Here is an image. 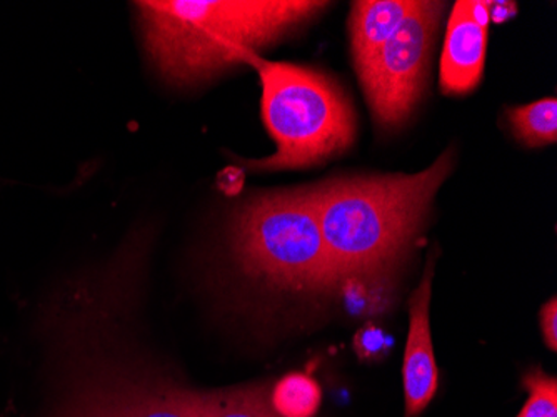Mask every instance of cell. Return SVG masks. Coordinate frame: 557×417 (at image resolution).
I'll list each match as a JSON object with an SVG mask.
<instances>
[{"label":"cell","mask_w":557,"mask_h":417,"mask_svg":"<svg viewBox=\"0 0 557 417\" xmlns=\"http://www.w3.org/2000/svg\"><path fill=\"white\" fill-rule=\"evenodd\" d=\"M453 168L454 154L447 150L418 174L333 179L311 187L327 254L329 290L387 282Z\"/></svg>","instance_id":"cell-1"},{"label":"cell","mask_w":557,"mask_h":417,"mask_svg":"<svg viewBox=\"0 0 557 417\" xmlns=\"http://www.w3.org/2000/svg\"><path fill=\"white\" fill-rule=\"evenodd\" d=\"M147 50L165 79L196 86L318 17L314 0L136 2Z\"/></svg>","instance_id":"cell-2"},{"label":"cell","mask_w":557,"mask_h":417,"mask_svg":"<svg viewBox=\"0 0 557 417\" xmlns=\"http://www.w3.org/2000/svg\"><path fill=\"white\" fill-rule=\"evenodd\" d=\"M244 62L258 71L262 119L275 143V152L250 161V168H309L349 149L356 137L352 108L329 75L258 54L247 56Z\"/></svg>","instance_id":"cell-3"},{"label":"cell","mask_w":557,"mask_h":417,"mask_svg":"<svg viewBox=\"0 0 557 417\" xmlns=\"http://www.w3.org/2000/svg\"><path fill=\"white\" fill-rule=\"evenodd\" d=\"M240 265L278 290H329L327 254L309 189L262 194L236 219Z\"/></svg>","instance_id":"cell-4"},{"label":"cell","mask_w":557,"mask_h":417,"mask_svg":"<svg viewBox=\"0 0 557 417\" xmlns=\"http://www.w3.org/2000/svg\"><path fill=\"white\" fill-rule=\"evenodd\" d=\"M444 9V2H414L386 46L359 72L372 118L381 127H399L418 106Z\"/></svg>","instance_id":"cell-5"},{"label":"cell","mask_w":557,"mask_h":417,"mask_svg":"<svg viewBox=\"0 0 557 417\" xmlns=\"http://www.w3.org/2000/svg\"><path fill=\"white\" fill-rule=\"evenodd\" d=\"M64 417H209L211 393L147 376L104 372Z\"/></svg>","instance_id":"cell-6"},{"label":"cell","mask_w":557,"mask_h":417,"mask_svg":"<svg viewBox=\"0 0 557 417\" xmlns=\"http://www.w3.org/2000/svg\"><path fill=\"white\" fill-rule=\"evenodd\" d=\"M493 2H456L447 21L441 89L453 96L471 93L483 79Z\"/></svg>","instance_id":"cell-7"},{"label":"cell","mask_w":557,"mask_h":417,"mask_svg":"<svg viewBox=\"0 0 557 417\" xmlns=\"http://www.w3.org/2000/svg\"><path fill=\"white\" fill-rule=\"evenodd\" d=\"M433 278L434 259H429L418 290L409 301V334L403 368L406 417L419 416L436 396L440 384L429 322Z\"/></svg>","instance_id":"cell-8"},{"label":"cell","mask_w":557,"mask_h":417,"mask_svg":"<svg viewBox=\"0 0 557 417\" xmlns=\"http://www.w3.org/2000/svg\"><path fill=\"white\" fill-rule=\"evenodd\" d=\"M414 8L411 0L354 2L349 17L350 52L356 71L362 72Z\"/></svg>","instance_id":"cell-9"},{"label":"cell","mask_w":557,"mask_h":417,"mask_svg":"<svg viewBox=\"0 0 557 417\" xmlns=\"http://www.w3.org/2000/svg\"><path fill=\"white\" fill-rule=\"evenodd\" d=\"M512 133L529 147H543L557 139V100L544 97L508 111Z\"/></svg>","instance_id":"cell-10"},{"label":"cell","mask_w":557,"mask_h":417,"mask_svg":"<svg viewBox=\"0 0 557 417\" xmlns=\"http://www.w3.org/2000/svg\"><path fill=\"white\" fill-rule=\"evenodd\" d=\"M321 401V385L304 372L284 376L271 391L272 409L278 417H312L318 413Z\"/></svg>","instance_id":"cell-11"},{"label":"cell","mask_w":557,"mask_h":417,"mask_svg":"<svg viewBox=\"0 0 557 417\" xmlns=\"http://www.w3.org/2000/svg\"><path fill=\"white\" fill-rule=\"evenodd\" d=\"M209 417H278L264 384L214 391Z\"/></svg>","instance_id":"cell-12"},{"label":"cell","mask_w":557,"mask_h":417,"mask_svg":"<svg viewBox=\"0 0 557 417\" xmlns=\"http://www.w3.org/2000/svg\"><path fill=\"white\" fill-rule=\"evenodd\" d=\"M529 397L518 417H557V381L553 376L533 369L524 376Z\"/></svg>","instance_id":"cell-13"},{"label":"cell","mask_w":557,"mask_h":417,"mask_svg":"<svg viewBox=\"0 0 557 417\" xmlns=\"http://www.w3.org/2000/svg\"><path fill=\"white\" fill-rule=\"evenodd\" d=\"M387 335L374 324L364 326L354 335V349L364 360H377L387 353Z\"/></svg>","instance_id":"cell-14"},{"label":"cell","mask_w":557,"mask_h":417,"mask_svg":"<svg viewBox=\"0 0 557 417\" xmlns=\"http://www.w3.org/2000/svg\"><path fill=\"white\" fill-rule=\"evenodd\" d=\"M541 331H543L544 343L553 353L557 349V301L550 299L541 309Z\"/></svg>","instance_id":"cell-15"}]
</instances>
